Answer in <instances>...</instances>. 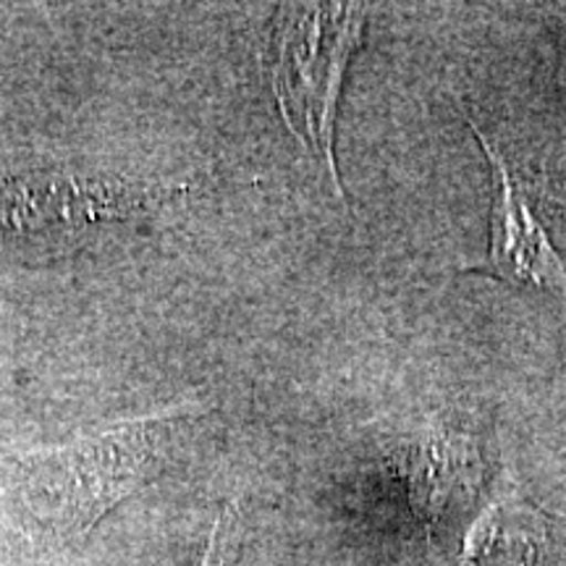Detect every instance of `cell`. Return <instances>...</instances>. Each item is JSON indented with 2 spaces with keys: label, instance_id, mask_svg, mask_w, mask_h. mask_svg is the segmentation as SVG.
Returning <instances> with one entry per match:
<instances>
[{
  "label": "cell",
  "instance_id": "obj_1",
  "mask_svg": "<svg viewBox=\"0 0 566 566\" xmlns=\"http://www.w3.org/2000/svg\"><path fill=\"white\" fill-rule=\"evenodd\" d=\"M189 428L192 412L181 407L32 451L21 462L30 504L61 535L84 537L108 509L171 464Z\"/></svg>",
  "mask_w": 566,
  "mask_h": 566
},
{
  "label": "cell",
  "instance_id": "obj_2",
  "mask_svg": "<svg viewBox=\"0 0 566 566\" xmlns=\"http://www.w3.org/2000/svg\"><path fill=\"white\" fill-rule=\"evenodd\" d=\"M365 19V6L354 3L286 6L271 66V84L283 122L323 163L342 200L346 195L334 153L336 105L346 66L363 42Z\"/></svg>",
  "mask_w": 566,
  "mask_h": 566
},
{
  "label": "cell",
  "instance_id": "obj_3",
  "mask_svg": "<svg viewBox=\"0 0 566 566\" xmlns=\"http://www.w3.org/2000/svg\"><path fill=\"white\" fill-rule=\"evenodd\" d=\"M464 122L475 134L488 155L493 171V210H491V244L483 263L464 268L514 286L548 289L566 296V258L551 242L546 226L530 202L516 176L488 139V134L464 113Z\"/></svg>",
  "mask_w": 566,
  "mask_h": 566
},
{
  "label": "cell",
  "instance_id": "obj_4",
  "mask_svg": "<svg viewBox=\"0 0 566 566\" xmlns=\"http://www.w3.org/2000/svg\"><path fill=\"white\" fill-rule=\"evenodd\" d=\"M163 187L84 176H30L0 195V223L11 231H42L53 226L90 223L97 218H129L150 212L171 197Z\"/></svg>",
  "mask_w": 566,
  "mask_h": 566
},
{
  "label": "cell",
  "instance_id": "obj_5",
  "mask_svg": "<svg viewBox=\"0 0 566 566\" xmlns=\"http://www.w3.org/2000/svg\"><path fill=\"white\" fill-rule=\"evenodd\" d=\"M541 514L525 504H495L483 514L467 537V564L470 566H533L543 551Z\"/></svg>",
  "mask_w": 566,
  "mask_h": 566
},
{
  "label": "cell",
  "instance_id": "obj_6",
  "mask_svg": "<svg viewBox=\"0 0 566 566\" xmlns=\"http://www.w3.org/2000/svg\"><path fill=\"white\" fill-rule=\"evenodd\" d=\"M475 454L462 436H428L405 454V470L412 485L415 504L424 516H436L449 495L472 472Z\"/></svg>",
  "mask_w": 566,
  "mask_h": 566
},
{
  "label": "cell",
  "instance_id": "obj_7",
  "mask_svg": "<svg viewBox=\"0 0 566 566\" xmlns=\"http://www.w3.org/2000/svg\"><path fill=\"white\" fill-rule=\"evenodd\" d=\"M237 546V506L226 504L216 516L200 566H229Z\"/></svg>",
  "mask_w": 566,
  "mask_h": 566
}]
</instances>
